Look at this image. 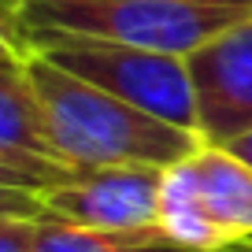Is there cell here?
<instances>
[{
  "label": "cell",
  "instance_id": "obj_1",
  "mask_svg": "<svg viewBox=\"0 0 252 252\" xmlns=\"http://www.w3.org/2000/svg\"><path fill=\"white\" fill-rule=\"evenodd\" d=\"M26 74L41 100L60 163L71 171H96V167L167 171L204 149L197 134L89 86L86 78L48 63L37 52L26 56Z\"/></svg>",
  "mask_w": 252,
  "mask_h": 252
},
{
  "label": "cell",
  "instance_id": "obj_2",
  "mask_svg": "<svg viewBox=\"0 0 252 252\" xmlns=\"http://www.w3.org/2000/svg\"><path fill=\"white\" fill-rule=\"evenodd\" d=\"M245 19L252 4L241 0H30L19 8L26 33H78L171 56H189Z\"/></svg>",
  "mask_w": 252,
  "mask_h": 252
},
{
  "label": "cell",
  "instance_id": "obj_3",
  "mask_svg": "<svg viewBox=\"0 0 252 252\" xmlns=\"http://www.w3.org/2000/svg\"><path fill=\"white\" fill-rule=\"evenodd\" d=\"M26 45H30V52L45 56L48 63L86 78L89 86L134 104L171 126L197 134V104H193L186 56L52 30L26 33Z\"/></svg>",
  "mask_w": 252,
  "mask_h": 252
},
{
  "label": "cell",
  "instance_id": "obj_4",
  "mask_svg": "<svg viewBox=\"0 0 252 252\" xmlns=\"http://www.w3.org/2000/svg\"><path fill=\"white\" fill-rule=\"evenodd\" d=\"M159 167H96L74 171L41 193L45 222L82 230H145L159 226Z\"/></svg>",
  "mask_w": 252,
  "mask_h": 252
},
{
  "label": "cell",
  "instance_id": "obj_5",
  "mask_svg": "<svg viewBox=\"0 0 252 252\" xmlns=\"http://www.w3.org/2000/svg\"><path fill=\"white\" fill-rule=\"evenodd\" d=\"M197 137L222 149L252 130V19L215 33L186 56Z\"/></svg>",
  "mask_w": 252,
  "mask_h": 252
},
{
  "label": "cell",
  "instance_id": "obj_6",
  "mask_svg": "<svg viewBox=\"0 0 252 252\" xmlns=\"http://www.w3.org/2000/svg\"><path fill=\"white\" fill-rule=\"evenodd\" d=\"M0 159L15 171L37 178L45 189L71 178V167L60 163L45 126V111L26 74V56L0 63Z\"/></svg>",
  "mask_w": 252,
  "mask_h": 252
},
{
  "label": "cell",
  "instance_id": "obj_7",
  "mask_svg": "<svg viewBox=\"0 0 252 252\" xmlns=\"http://www.w3.org/2000/svg\"><path fill=\"white\" fill-rule=\"evenodd\" d=\"M159 230L193 252H252V245H241L212 215L193 156L163 171V182H159Z\"/></svg>",
  "mask_w": 252,
  "mask_h": 252
},
{
  "label": "cell",
  "instance_id": "obj_8",
  "mask_svg": "<svg viewBox=\"0 0 252 252\" xmlns=\"http://www.w3.org/2000/svg\"><path fill=\"white\" fill-rule=\"evenodd\" d=\"M193 159H197L200 189L212 215L241 245H252V167L212 145H204Z\"/></svg>",
  "mask_w": 252,
  "mask_h": 252
},
{
  "label": "cell",
  "instance_id": "obj_9",
  "mask_svg": "<svg viewBox=\"0 0 252 252\" xmlns=\"http://www.w3.org/2000/svg\"><path fill=\"white\" fill-rule=\"evenodd\" d=\"M33 252H193L167 237L159 226L145 230H82L63 222H41Z\"/></svg>",
  "mask_w": 252,
  "mask_h": 252
},
{
  "label": "cell",
  "instance_id": "obj_10",
  "mask_svg": "<svg viewBox=\"0 0 252 252\" xmlns=\"http://www.w3.org/2000/svg\"><path fill=\"white\" fill-rule=\"evenodd\" d=\"M11 219L45 222L41 193H30V189H19V186H0V222H11Z\"/></svg>",
  "mask_w": 252,
  "mask_h": 252
},
{
  "label": "cell",
  "instance_id": "obj_11",
  "mask_svg": "<svg viewBox=\"0 0 252 252\" xmlns=\"http://www.w3.org/2000/svg\"><path fill=\"white\" fill-rule=\"evenodd\" d=\"M37 226H41V222H33V219L0 222V252H33Z\"/></svg>",
  "mask_w": 252,
  "mask_h": 252
},
{
  "label": "cell",
  "instance_id": "obj_12",
  "mask_svg": "<svg viewBox=\"0 0 252 252\" xmlns=\"http://www.w3.org/2000/svg\"><path fill=\"white\" fill-rule=\"evenodd\" d=\"M222 149H226L230 156H237L241 163H249V167H252V130H249V134H241V137H234V141L222 145Z\"/></svg>",
  "mask_w": 252,
  "mask_h": 252
},
{
  "label": "cell",
  "instance_id": "obj_13",
  "mask_svg": "<svg viewBox=\"0 0 252 252\" xmlns=\"http://www.w3.org/2000/svg\"><path fill=\"white\" fill-rule=\"evenodd\" d=\"M19 8H23L19 0H0V15L4 19H19Z\"/></svg>",
  "mask_w": 252,
  "mask_h": 252
},
{
  "label": "cell",
  "instance_id": "obj_14",
  "mask_svg": "<svg viewBox=\"0 0 252 252\" xmlns=\"http://www.w3.org/2000/svg\"><path fill=\"white\" fill-rule=\"evenodd\" d=\"M19 4H30V0H19Z\"/></svg>",
  "mask_w": 252,
  "mask_h": 252
},
{
  "label": "cell",
  "instance_id": "obj_15",
  "mask_svg": "<svg viewBox=\"0 0 252 252\" xmlns=\"http://www.w3.org/2000/svg\"><path fill=\"white\" fill-rule=\"evenodd\" d=\"M241 4H252V0H241Z\"/></svg>",
  "mask_w": 252,
  "mask_h": 252
}]
</instances>
